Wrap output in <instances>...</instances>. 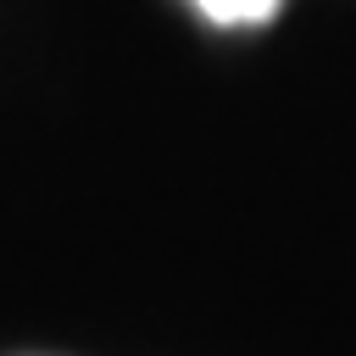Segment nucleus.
I'll return each mask as SVG.
<instances>
[{"instance_id":"nucleus-1","label":"nucleus","mask_w":356,"mask_h":356,"mask_svg":"<svg viewBox=\"0 0 356 356\" xmlns=\"http://www.w3.org/2000/svg\"><path fill=\"white\" fill-rule=\"evenodd\" d=\"M206 22H222V28H245V22H267L278 11V0H195Z\"/></svg>"}]
</instances>
